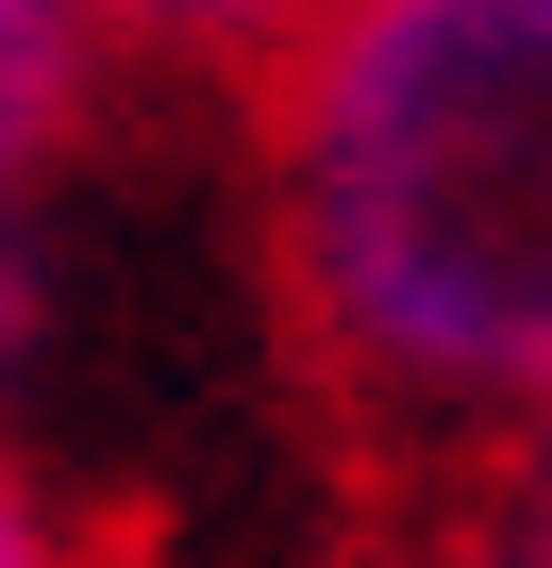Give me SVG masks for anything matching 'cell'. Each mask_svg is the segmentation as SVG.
<instances>
[{
	"label": "cell",
	"mask_w": 552,
	"mask_h": 568,
	"mask_svg": "<svg viewBox=\"0 0 552 568\" xmlns=\"http://www.w3.org/2000/svg\"><path fill=\"white\" fill-rule=\"evenodd\" d=\"M0 568H134L118 518L84 501V468H68L18 402H0Z\"/></svg>",
	"instance_id": "obj_5"
},
{
	"label": "cell",
	"mask_w": 552,
	"mask_h": 568,
	"mask_svg": "<svg viewBox=\"0 0 552 568\" xmlns=\"http://www.w3.org/2000/svg\"><path fill=\"white\" fill-rule=\"evenodd\" d=\"M234 251L285 385L419 518L552 418V0H352L234 101Z\"/></svg>",
	"instance_id": "obj_1"
},
{
	"label": "cell",
	"mask_w": 552,
	"mask_h": 568,
	"mask_svg": "<svg viewBox=\"0 0 552 568\" xmlns=\"http://www.w3.org/2000/svg\"><path fill=\"white\" fill-rule=\"evenodd\" d=\"M352 18V0H101V34H118V68L151 84V101H251L285 51H319Z\"/></svg>",
	"instance_id": "obj_3"
},
{
	"label": "cell",
	"mask_w": 552,
	"mask_h": 568,
	"mask_svg": "<svg viewBox=\"0 0 552 568\" xmlns=\"http://www.w3.org/2000/svg\"><path fill=\"white\" fill-rule=\"evenodd\" d=\"M419 568H552V418L419 501Z\"/></svg>",
	"instance_id": "obj_4"
},
{
	"label": "cell",
	"mask_w": 552,
	"mask_h": 568,
	"mask_svg": "<svg viewBox=\"0 0 552 568\" xmlns=\"http://www.w3.org/2000/svg\"><path fill=\"white\" fill-rule=\"evenodd\" d=\"M151 84L118 68L101 0H0V402L34 418V368L68 352V251L84 184Z\"/></svg>",
	"instance_id": "obj_2"
}]
</instances>
